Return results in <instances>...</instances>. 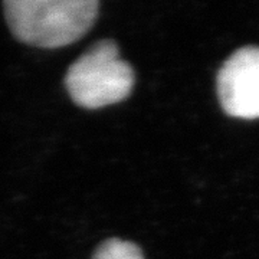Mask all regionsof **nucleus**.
Listing matches in <instances>:
<instances>
[{
  "mask_svg": "<svg viewBox=\"0 0 259 259\" xmlns=\"http://www.w3.org/2000/svg\"><path fill=\"white\" fill-rule=\"evenodd\" d=\"M10 30L20 42L39 48H62L93 28L97 0H8L3 3Z\"/></svg>",
  "mask_w": 259,
  "mask_h": 259,
  "instance_id": "nucleus-1",
  "label": "nucleus"
},
{
  "mask_svg": "<svg viewBox=\"0 0 259 259\" xmlns=\"http://www.w3.org/2000/svg\"><path fill=\"white\" fill-rule=\"evenodd\" d=\"M134 71L122 61L114 40H100L69 66L65 85L72 101L87 110H98L128 97Z\"/></svg>",
  "mask_w": 259,
  "mask_h": 259,
  "instance_id": "nucleus-2",
  "label": "nucleus"
},
{
  "mask_svg": "<svg viewBox=\"0 0 259 259\" xmlns=\"http://www.w3.org/2000/svg\"><path fill=\"white\" fill-rule=\"evenodd\" d=\"M218 97L231 117L259 118V47L232 54L218 72Z\"/></svg>",
  "mask_w": 259,
  "mask_h": 259,
  "instance_id": "nucleus-3",
  "label": "nucleus"
},
{
  "mask_svg": "<svg viewBox=\"0 0 259 259\" xmlns=\"http://www.w3.org/2000/svg\"><path fill=\"white\" fill-rule=\"evenodd\" d=\"M93 259H144L143 252L133 242L108 239L95 250Z\"/></svg>",
  "mask_w": 259,
  "mask_h": 259,
  "instance_id": "nucleus-4",
  "label": "nucleus"
}]
</instances>
